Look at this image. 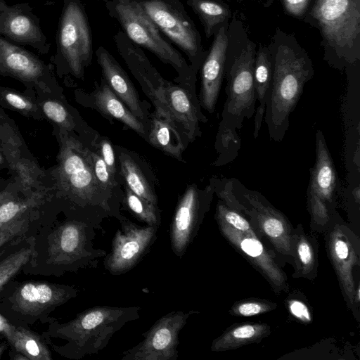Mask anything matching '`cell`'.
I'll return each instance as SVG.
<instances>
[{
    "mask_svg": "<svg viewBox=\"0 0 360 360\" xmlns=\"http://www.w3.org/2000/svg\"><path fill=\"white\" fill-rule=\"evenodd\" d=\"M256 50L257 45L250 39L243 21L233 16L228 27L224 69L226 98L214 144L217 157L213 166H224L237 158L243 122L255 114L257 98L253 69Z\"/></svg>",
    "mask_w": 360,
    "mask_h": 360,
    "instance_id": "obj_1",
    "label": "cell"
},
{
    "mask_svg": "<svg viewBox=\"0 0 360 360\" xmlns=\"http://www.w3.org/2000/svg\"><path fill=\"white\" fill-rule=\"evenodd\" d=\"M64 220L41 214L33 234V255L24 267L25 274L61 276L67 272L96 268L107 252L93 245L95 229L101 219L69 208Z\"/></svg>",
    "mask_w": 360,
    "mask_h": 360,
    "instance_id": "obj_2",
    "label": "cell"
},
{
    "mask_svg": "<svg viewBox=\"0 0 360 360\" xmlns=\"http://www.w3.org/2000/svg\"><path fill=\"white\" fill-rule=\"evenodd\" d=\"M273 62L271 86L264 121L269 138L281 142L288 128L304 86L314 75L312 61L294 35L276 29L268 45Z\"/></svg>",
    "mask_w": 360,
    "mask_h": 360,
    "instance_id": "obj_3",
    "label": "cell"
},
{
    "mask_svg": "<svg viewBox=\"0 0 360 360\" xmlns=\"http://www.w3.org/2000/svg\"><path fill=\"white\" fill-rule=\"evenodd\" d=\"M141 309L139 307L96 306L66 323H60L53 318L41 335L46 342L52 339L64 341L62 345H49L61 356L80 360L105 348L115 333L140 317Z\"/></svg>",
    "mask_w": 360,
    "mask_h": 360,
    "instance_id": "obj_4",
    "label": "cell"
},
{
    "mask_svg": "<svg viewBox=\"0 0 360 360\" xmlns=\"http://www.w3.org/2000/svg\"><path fill=\"white\" fill-rule=\"evenodd\" d=\"M302 21L319 30L329 66L342 70L360 60V0H311Z\"/></svg>",
    "mask_w": 360,
    "mask_h": 360,
    "instance_id": "obj_5",
    "label": "cell"
},
{
    "mask_svg": "<svg viewBox=\"0 0 360 360\" xmlns=\"http://www.w3.org/2000/svg\"><path fill=\"white\" fill-rule=\"evenodd\" d=\"M59 174L62 196L68 205L102 219L120 217L121 202L97 181L86 141L66 139Z\"/></svg>",
    "mask_w": 360,
    "mask_h": 360,
    "instance_id": "obj_6",
    "label": "cell"
},
{
    "mask_svg": "<svg viewBox=\"0 0 360 360\" xmlns=\"http://www.w3.org/2000/svg\"><path fill=\"white\" fill-rule=\"evenodd\" d=\"M209 181L219 199L245 216L259 237L271 244L274 252L293 264L294 229L281 212L260 193L246 188L237 179L212 176Z\"/></svg>",
    "mask_w": 360,
    "mask_h": 360,
    "instance_id": "obj_7",
    "label": "cell"
},
{
    "mask_svg": "<svg viewBox=\"0 0 360 360\" xmlns=\"http://www.w3.org/2000/svg\"><path fill=\"white\" fill-rule=\"evenodd\" d=\"M109 15L117 20L122 32L135 44L150 51L159 60L171 65L177 77L175 83L196 89L197 73L136 0H105Z\"/></svg>",
    "mask_w": 360,
    "mask_h": 360,
    "instance_id": "obj_8",
    "label": "cell"
},
{
    "mask_svg": "<svg viewBox=\"0 0 360 360\" xmlns=\"http://www.w3.org/2000/svg\"><path fill=\"white\" fill-rule=\"evenodd\" d=\"M74 285L46 281H12L0 295V313L15 326L45 323L57 307L77 297Z\"/></svg>",
    "mask_w": 360,
    "mask_h": 360,
    "instance_id": "obj_9",
    "label": "cell"
},
{
    "mask_svg": "<svg viewBox=\"0 0 360 360\" xmlns=\"http://www.w3.org/2000/svg\"><path fill=\"white\" fill-rule=\"evenodd\" d=\"M137 2L164 36L186 54L190 66L198 73L207 50L204 49L200 32L179 0Z\"/></svg>",
    "mask_w": 360,
    "mask_h": 360,
    "instance_id": "obj_10",
    "label": "cell"
},
{
    "mask_svg": "<svg viewBox=\"0 0 360 360\" xmlns=\"http://www.w3.org/2000/svg\"><path fill=\"white\" fill-rule=\"evenodd\" d=\"M214 195L211 182L204 188L193 183L187 185L179 198L169 228L171 248L176 257L184 255L197 236Z\"/></svg>",
    "mask_w": 360,
    "mask_h": 360,
    "instance_id": "obj_11",
    "label": "cell"
},
{
    "mask_svg": "<svg viewBox=\"0 0 360 360\" xmlns=\"http://www.w3.org/2000/svg\"><path fill=\"white\" fill-rule=\"evenodd\" d=\"M198 313L172 311L165 314L142 334V341L122 352L121 360H176L179 335L188 318Z\"/></svg>",
    "mask_w": 360,
    "mask_h": 360,
    "instance_id": "obj_12",
    "label": "cell"
},
{
    "mask_svg": "<svg viewBox=\"0 0 360 360\" xmlns=\"http://www.w3.org/2000/svg\"><path fill=\"white\" fill-rule=\"evenodd\" d=\"M117 219L120 229L103 260L105 269L114 276L124 274L138 264L155 243L158 229L156 226L137 225L122 214Z\"/></svg>",
    "mask_w": 360,
    "mask_h": 360,
    "instance_id": "obj_13",
    "label": "cell"
},
{
    "mask_svg": "<svg viewBox=\"0 0 360 360\" xmlns=\"http://www.w3.org/2000/svg\"><path fill=\"white\" fill-rule=\"evenodd\" d=\"M219 229L229 243L268 281L276 294L289 289L288 278L276 261V254L267 248L254 229L248 232L230 226L215 217Z\"/></svg>",
    "mask_w": 360,
    "mask_h": 360,
    "instance_id": "obj_14",
    "label": "cell"
},
{
    "mask_svg": "<svg viewBox=\"0 0 360 360\" xmlns=\"http://www.w3.org/2000/svg\"><path fill=\"white\" fill-rule=\"evenodd\" d=\"M59 44L72 72L83 77L84 68L92 60L93 43L86 15L78 0H70L65 7Z\"/></svg>",
    "mask_w": 360,
    "mask_h": 360,
    "instance_id": "obj_15",
    "label": "cell"
},
{
    "mask_svg": "<svg viewBox=\"0 0 360 360\" xmlns=\"http://www.w3.org/2000/svg\"><path fill=\"white\" fill-rule=\"evenodd\" d=\"M114 41L129 70L154 105L153 112L177 129L163 99L162 90L166 79L153 65L142 49L133 43L122 31L116 33Z\"/></svg>",
    "mask_w": 360,
    "mask_h": 360,
    "instance_id": "obj_16",
    "label": "cell"
},
{
    "mask_svg": "<svg viewBox=\"0 0 360 360\" xmlns=\"http://www.w3.org/2000/svg\"><path fill=\"white\" fill-rule=\"evenodd\" d=\"M326 242L345 300L354 311L356 309L354 300L356 289L354 269L359 264V239L345 225L335 223L330 227Z\"/></svg>",
    "mask_w": 360,
    "mask_h": 360,
    "instance_id": "obj_17",
    "label": "cell"
},
{
    "mask_svg": "<svg viewBox=\"0 0 360 360\" xmlns=\"http://www.w3.org/2000/svg\"><path fill=\"white\" fill-rule=\"evenodd\" d=\"M167 108L180 133L192 143L202 136L200 123L207 122L202 113L196 89L166 80L162 90Z\"/></svg>",
    "mask_w": 360,
    "mask_h": 360,
    "instance_id": "obj_18",
    "label": "cell"
},
{
    "mask_svg": "<svg viewBox=\"0 0 360 360\" xmlns=\"http://www.w3.org/2000/svg\"><path fill=\"white\" fill-rule=\"evenodd\" d=\"M228 25L221 27L213 36L212 44L200 68V90L198 99L201 108L214 112L224 79L228 40Z\"/></svg>",
    "mask_w": 360,
    "mask_h": 360,
    "instance_id": "obj_19",
    "label": "cell"
},
{
    "mask_svg": "<svg viewBox=\"0 0 360 360\" xmlns=\"http://www.w3.org/2000/svg\"><path fill=\"white\" fill-rule=\"evenodd\" d=\"M95 54L110 89L148 129L151 114L148 103L141 99L128 75L104 47L99 46Z\"/></svg>",
    "mask_w": 360,
    "mask_h": 360,
    "instance_id": "obj_20",
    "label": "cell"
},
{
    "mask_svg": "<svg viewBox=\"0 0 360 360\" xmlns=\"http://www.w3.org/2000/svg\"><path fill=\"white\" fill-rule=\"evenodd\" d=\"M338 186V176L326 139L322 131L317 130L315 163L310 169L307 193L318 197L333 210Z\"/></svg>",
    "mask_w": 360,
    "mask_h": 360,
    "instance_id": "obj_21",
    "label": "cell"
},
{
    "mask_svg": "<svg viewBox=\"0 0 360 360\" xmlns=\"http://www.w3.org/2000/svg\"><path fill=\"white\" fill-rule=\"evenodd\" d=\"M95 85L94 89L84 98L86 106L97 110L109 120L113 118L122 122L147 142L148 130L146 124L112 91L103 78L100 84Z\"/></svg>",
    "mask_w": 360,
    "mask_h": 360,
    "instance_id": "obj_22",
    "label": "cell"
},
{
    "mask_svg": "<svg viewBox=\"0 0 360 360\" xmlns=\"http://www.w3.org/2000/svg\"><path fill=\"white\" fill-rule=\"evenodd\" d=\"M114 148L122 184L136 195L158 205L155 181L149 176V168L136 153L118 145Z\"/></svg>",
    "mask_w": 360,
    "mask_h": 360,
    "instance_id": "obj_23",
    "label": "cell"
},
{
    "mask_svg": "<svg viewBox=\"0 0 360 360\" xmlns=\"http://www.w3.org/2000/svg\"><path fill=\"white\" fill-rule=\"evenodd\" d=\"M148 130L147 143L178 161L186 162L184 153L190 143L170 122L153 112Z\"/></svg>",
    "mask_w": 360,
    "mask_h": 360,
    "instance_id": "obj_24",
    "label": "cell"
},
{
    "mask_svg": "<svg viewBox=\"0 0 360 360\" xmlns=\"http://www.w3.org/2000/svg\"><path fill=\"white\" fill-rule=\"evenodd\" d=\"M273 62L268 46L260 45L256 50L253 79L258 106L255 112L253 136H259L265 113L266 103L271 86Z\"/></svg>",
    "mask_w": 360,
    "mask_h": 360,
    "instance_id": "obj_25",
    "label": "cell"
},
{
    "mask_svg": "<svg viewBox=\"0 0 360 360\" xmlns=\"http://www.w3.org/2000/svg\"><path fill=\"white\" fill-rule=\"evenodd\" d=\"M270 333L271 328L266 323L234 324L212 341L210 349L212 352L236 349L249 344L259 343Z\"/></svg>",
    "mask_w": 360,
    "mask_h": 360,
    "instance_id": "obj_26",
    "label": "cell"
},
{
    "mask_svg": "<svg viewBox=\"0 0 360 360\" xmlns=\"http://www.w3.org/2000/svg\"><path fill=\"white\" fill-rule=\"evenodd\" d=\"M292 250L295 278L312 279L316 276L317 247L315 240L307 236L301 224L293 229Z\"/></svg>",
    "mask_w": 360,
    "mask_h": 360,
    "instance_id": "obj_27",
    "label": "cell"
},
{
    "mask_svg": "<svg viewBox=\"0 0 360 360\" xmlns=\"http://www.w3.org/2000/svg\"><path fill=\"white\" fill-rule=\"evenodd\" d=\"M186 3L200 20L207 39L228 25L233 17L230 6L223 0H187Z\"/></svg>",
    "mask_w": 360,
    "mask_h": 360,
    "instance_id": "obj_28",
    "label": "cell"
},
{
    "mask_svg": "<svg viewBox=\"0 0 360 360\" xmlns=\"http://www.w3.org/2000/svg\"><path fill=\"white\" fill-rule=\"evenodd\" d=\"M34 252L33 235L25 238L0 259V295L22 272Z\"/></svg>",
    "mask_w": 360,
    "mask_h": 360,
    "instance_id": "obj_29",
    "label": "cell"
},
{
    "mask_svg": "<svg viewBox=\"0 0 360 360\" xmlns=\"http://www.w3.org/2000/svg\"><path fill=\"white\" fill-rule=\"evenodd\" d=\"M26 360H52L51 352L43 335L30 328L16 326L13 341L9 347Z\"/></svg>",
    "mask_w": 360,
    "mask_h": 360,
    "instance_id": "obj_30",
    "label": "cell"
},
{
    "mask_svg": "<svg viewBox=\"0 0 360 360\" xmlns=\"http://www.w3.org/2000/svg\"><path fill=\"white\" fill-rule=\"evenodd\" d=\"M41 215L18 219L0 229V259L21 241L34 234Z\"/></svg>",
    "mask_w": 360,
    "mask_h": 360,
    "instance_id": "obj_31",
    "label": "cell"
},
{
    "mask_svg": "<svg viewBox=\"0 0 360 360\" xmlns=\"http://www.w3.org/2000/svg\"><path fill=\"white\" fill-rule=\"evenodd\" d=\"M121 205L139 221L148 226H160L161 212L158 206L140 197L122 184Z\"/></svg>",
    "mask_w": 360,
    "mask_h": 360,
    "instance_id": "obj_32",
    "label": "cell"
},
{
    "mask_svg": "<svg viewBox=\"0 0 360 360\" xmlns=\"http://www.w3.org/2000/svg\"><path fill=\"white\" fill-rule=\"evenodd\" d=\"M89 147L92 167L97 181L105 190L121 202L123 193L122 182L112 176L101 157L89 146Z\"/></svg>",
    "mask_w": 360,
    "mask_h": 360,
    "instance_id": "obj_33",
    "label": "cell"
},
{
    "mask_svg": "<svg viewBox=\"0 0 360 360\" xmlns=\"http://www.w3.org/2000/svg\"><path fill=\"white\" fill-rule=\"evenodd\" d=\"M88 145L101 157L112 176L122 182L119 173L116 153L110 140L96 132Z\"/></svg>",
    "mask_w": 360,
    "mask_h": 360,
    "instance_id": "obj_34",
    "label": "cell"
},
{
    "mask_svg": "<svg viewBox=\"0 0 360 360\" xmlns=\"http://www.w3.org/2000/svg\"><path fill=\"white\" fill-rule=\"evenodd\" d=\"M276 307V303L266 300L250 298L235 302L229 314L236 316H254L269 312Z\"/></svg>",
    "mask_w": 360,
    "mask_h": 360,
    "instance_id": "obj_35",
    "label": "cell"
},
{
    "mask_svg": "<svg viewBox=\"0 0 360 360\" xmlns=\"http://www.w3.org/2000/svg\"><path fill=\"white\" fill-rule=\"evenodd\" d=\"M3 44L6 51L4 60L8 68L28 75H32L36 72L37 66L30 57L18 49L8 46L6 43Z\"/></svg>",
    "mask_w": 360,
    "mask_h": 360,
    "instance_id": "obj_36",
    "label": "cell"
},
{
    "mask_svg": "<svg viewBox=\"0 0 360 360\" xmlns=\"http://www.w3.org/2000/svg\"><path fill=\"white\" fill-rule=\"evenodd\" d=\"M43 110L51 120L67 126L68 128L75 127L74 121H71L68 110L62 104L49 101L44 104Z\"/></svg>",
    "mask_w": 360,
    "mask_h": 360,
    "instance_id": "obj_37",
    "label": "cell"
},
{
    "mask_svg": "<svg viewBox=\"0 0 360 360\" xmlns=\"http://www.w3.org/2000/svg\"><path fill=\"white\" fill-rule=\"evenodd\" d=\"M281 2L285 15L302 20L311 0H281Z\"/></svg>",
    "mask_w": 360,
    "mask_h": 360,
    "instance_id": "obj_38",
    "label": "cell"
},
{
    "mask_svg": "<svg viewBox=\"0 0 360 360\" xmlns=\"http://www.w3.org/2000/svg\"><path fill=\"white\" fill-rule=\"evenodd\" d=\"M287 303L289 311L298 321L307 323L311 321L309 308L304 302L298 299H290Z\"/></svg>",
    "mask_w": 360,
    "mask_h": 360,
    "instance_id": "obj_39",
    "label": "cell"
},
{
    "mask_svg": "<svg viewBox=\"0 0 360 360\" xmlns=\"http://www.w3.org/2000/svg\"><path fill=\"white\" fill-rule=\"evenodd\" d=\"M9 30L18 37L27 36L32 30V25L29 18L23 15L13 18L8 23Z\"/></svg>",
    "mask_w": 360,
    "mask_h": 360,
    "instance_id": "obj_40",
    "label": "cell"
},
{
    "mask_svg": "<svg viewBox=\"0 0 360 360\" xmlns=\"http://www.w3.org/2000/svg\"><path fill=\"white\" fill-rule=\"evenodd\" d=\"M15 330L16 326L0 313V338H6L9 347L13 341Z\"/></svg>",
    "mask_w": 360,
    "mask_h": 360,
    "instance_id": "obj_41",
    "label": "cell"
},
{
    "mask_svg": "<svg viewBox=\"0 0 360 360\" xmlns=\"http://www.w3.org/2000/svg\"><path fill=\"white\" fill-rule=\"evenodd\" d=\"M6 99L10 105L17 109L24 110L27 108L26 101L17 94L9 93L6 94Z\"/></svg>",
    "mask_w": 360,
    "mask_h": 360,
    "instance_id": "obj_42",
    "label": "cell"
},
{
    "mask_svg": "<svg viewBox=\"0 0 360 360\" xmlns=\"http://www.w3.org/2000/svg\"><path fill=\"white\" fill-rule=\"evenodd\" d=\"M9 349V344L6 338H0V359L5 353V352Z\"/></svg>",
    "mask_w": 360,
    "mask_h": 360,
    "instance_id": "obj_43",
    "label": "cell"
},
{
    "mask_svg": "<svg viewBox=\"0 0 360 360\" xmlns=\"http://www.w3.org/2000/svg\"><path fill=\"white\" fill-rule=\"evenodd\" d=\"M137 1H155V0H136Z\"/></svg>",
    "mask_w": 360,
    "mask_h": 360,
    "instance_id": "obj_44",
    "label": "cell"
},
{
    "mask_svg": "<svg viewBox=\"0 0 360 360\" xmlns=\"http://www.w3.org/2000/svg\"><path fill=\"white\" fill-rule=\"evenodd\" d=\"M237 1H242V0H237Z\"/></svg>",
    "mask_w": 360,
    "mask_h": 360,
    "instance_id": "obj_45",
    "label": "cell"
}]
</instances>
